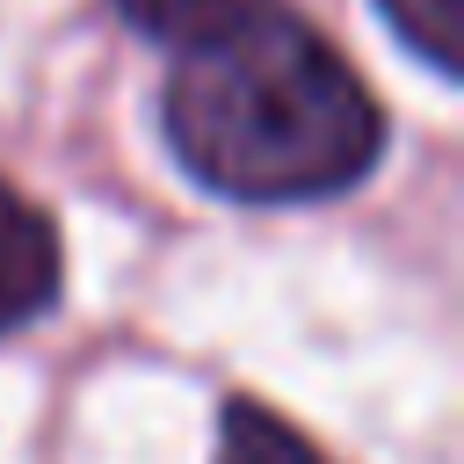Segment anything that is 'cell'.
<instances>
[{"instance_id":"1","label":"cell","mask_w":464,"mask_h":464,"mask_svg":"<svg viewBox=\"0 0 464 464\" xmlns=\"http://www.w3.org/2000/svg\"><path fill=\"white\" fill-rule=\"evenodd\" d=\"M167 138L218 196L304 203L370 174L384 116L312 22L254 7L181 51L167 80Z\"/></svg>"},{"instance_id":"2","label":"cell","mask_w":464,"mask_h":464,"mask_svg":"<svg viewBox=\"0 0 464 464\" xmlns=\"http://www.w3.org/2000/svg\"><path fill=\"white\" fill-rule=\"evenodd\" d=\"M58 268H65L58 225H51L14 181H0V334H14V326H29L36 312H51Z\"/></svg>"},{"instance_id":"5","label":"cell","mask_w":464,"mask_h":464,"mask_svg":"<svg viewBox=\"0 0 464 464\" xmlns=\"http://www.w3.org/2000/svg\"><path fill=\"white\" fill-rule=\"evenodd\" d=\"M384 14H392V29H399L435 72H457V51H464V36H457V0H384Z\"/></svg>"},{"instance_id":"3","label":"cell","mask_w":464,"mask_h":464,"mask_svg":"<svg viewBox=\"0 0 464 464\" xmlns=\"http://www.w3.org/2000/svg\"><path fill=\"white\" fill-rule=\"evenodd\" d=\"M218 464H326L290 420H276L254 399H225L218 413Z\"/></svg>"},{"instance_id":"4","label":"cell","mask_w":464,"mask_h":464,"mask_svg":"<svg viewBox=\"0 0 464 464\" xmlns=\"http://www.w3.org/2000/svg\"><path fill=\"white\" fill-rule=\"evenodd\" d=\"M123 7V22L130 29H145V36H160V44H203V36H218V29H232L239 14H254V7H268V0H116Z\"/></svg>"}]
</instances>
